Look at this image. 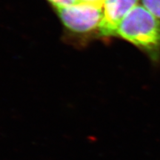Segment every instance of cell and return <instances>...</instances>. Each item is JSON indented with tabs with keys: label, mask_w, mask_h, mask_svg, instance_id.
Masks as SVG:
<instances>
[{
	"label": "cell",
	"mask_w": 160,
	"mask_h": 160,
	"mask_svg": "<svg viewBox=\"0 0 160 160\" xmlns=\"http://www.w3.org/2000/svg\"><path fill=\"white\" fill-rule=\"evenodd\" d=\"M116 37L133 44L153 63L160 60V19L138 5L118 27Z\"/></svg>",
	"instance_id": "6da1fadb"
},
{
	"label": "cell",
	"mask_w": 160,
	"mask_h": 160,
	"mask_svg": "<svg viewBox=\"0 0 160 160\" xmlns=\"http://www.w3.org/2000/svg\"><path fill=\"white\" fill-rule=\"evenodd\" d=\"M53 8L65 29L71 35L79 37L99 36L103 18L102 6L78 2Z\"/></svg>",
	"instance_id": "7a4b0ae2"
},
{
	"label": "cell",
	"mask_w": 160,
	"mask_h": 160,
	"mask_svg": "<svg viewBox=\"0 0 160 160\" xmlns=\"http://www.w3.org/2000/svg\"><path fill=\"white\" fill-rule=\"evenodd\" d=\"M138 2L139 0H105L98 37L105 39L116 37L119 24L138 5Z\"/></svg>",
	"instance_id": "3957f363"
},
{
	"label": "cell",
	"mask_w": 160,
	"mask_h": 160,
	"mask_svg": "<svg viewBox=\"0 0 160 160\" xmlns=\"http://www.w3.org/2000/svg\"><path fill=\"white\" fill-rule=\"evenodd\" d=\"M142 5L160 19V0H142Z\"/></svg>",
	"instance_id": "277c9868"
},
{
	"label": "cell",
	"mask_w": 160,
	"mask_h": 160,
	"mask_svg": "<svg viewBox=\"0 0 160 160\" xmlns=\"http://www.w3.org/2000/svg\"><path fill=\"white\" fill-rule=\"evenodd\" d=\"M53 8L64 7V6L71 5L79 2V0H47Z\"/></svg>",
	"instance_id": "5b68a950"
},
{
	"label": "cell",
	"mask_w": 160,
	"mask_h": 160,
	"mask_svg": "<svg viewBox=\"0 0 160 160\" xmlns=\"http://www.w3.org/2000/svg\"><path fill=\"white\" fill-rule=\"evenodd\" d=\"M79 2H82L92 4V5H96L103 7V4L105 2V0H79Z\"/></svg>",
	"instance_id": "8992f818"
}]
</instances>
